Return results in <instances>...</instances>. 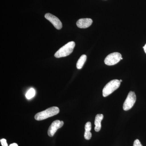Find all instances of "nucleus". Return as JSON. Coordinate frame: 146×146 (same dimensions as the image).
Listing matches in <instances>:
<instances>
[{
  "mask_svg": "<svg viewBox=\"0 0 146 146\" xmlns=\"http://www.w3.org/2000/svg\"><path fill=\"white\" fill-rule=\"evenodd\" d=\"M59 112V109L57 107H52L37 113L35 116V119L37 121H42L47 118L56 115Z\"/></svg>",
  "mask_w": 146,
  "mask_h": 146,
  "instance_id": "f257e3e1",
  "label": "nucleus"
},
{
  "mask_svg": "<svg viewBox=\"0 0 146 146\" xmlns=\"http://www.w3.org/2000/svg\"><path fill=\"white\" fill-rule=\"evenodd\" d=\"M75 46V43L73 41L68 42V44L61 47L55 53V57L59 58L68 56L73 52Z\"/></svg>",
  "mask_w": 146,
  "mask_h": 146,
  "instance_id": "f03ea898",
  "label": "nucleus"
},
{
  "mask_svg": "<svg viewBox=\"0 0 146 146\" xmlns=\"http://www.w3.org/2000/svg\"><path fill=\"white\" fill-rule=\"evenodd\" d=\"M120 84L121 82L118 80H113L109 82L103 89V96L104 97H106L109 96L119 88Z\"/></svg>",
  "mask_w": 146,
  "mask_h": 146,
  "instance_id": "7ed1b4c3",
  "label": "nucleus"
},
{
  "mask_svg": "<svg viewBox=\"0 0 146 146\" xmlns=\"http://www.w3.org/2000/svg\"><path fill=\"white\" fill-rule=\"evenodd\" d=\"M122 59L121 55L119 53H112L108 55L106 58L104 60V63L106 65L111 66L116 65Z\"/></svg>",
  "mask_w": 146,
  "mask_h": 146,
  "instance_id": "20e7f679",
  "label": "nucleus"
},
{
  "mask_svg": "<svg viewBox=\"0 0 146 146\" xmlns=\"http://www.w3.org/2000/svg\"><path fill=\"white\" fill-rule=\"evenodd\" d=\"M136 96L135 93L131 91L128 94L127 96L123 105V109L125 111H127L131 109L136 101Z\"/></svg>",
  "mask_w": 146,
  "mask_h": 146,
  "instance_id": "39448f33",
  "label": "nucleus"
},
{
  "mask_svg": "<svg viewBox=\"0 0 146 146\" xmlns=\"http://www.w3.org/2000/svg\"><path fill=\"white\" fill-rule=\"evenodd\" d=\"M64 125L63 121L55 120L53 122L49 128L48 131V135L50 137H52L56 132L58 129L60 128Z\"/></svg>",
  "mask_w": 146,
  "mask_h": 146,
  "instance_id": "423d86ee",
  "label": "nucleus"
},
{
  "mask_svg": "<svg viewBox=\"0 0 146 146\" xmlns=\"http://www.w3.org/2000/svg\"><path fill=\"white\" fill-rule=\"evenodd\" d=\"M45 17L47 20L50 21L57 29L60 30L62 28V24L61 21L56 16L50 13L45 14Z\"/></svg>",
  "mask_w": 146,
  "mask_h": 146,
  "instance_id": "0eeeda50",
  "label": "nucleus"
},
{
  "mask_svg": "<svg viewBox=\"0 0 146 146\" xmlns=\"http://www.w3.org/2000/svg\"><path fill=\"white\" fill-rule=\"evenodd\" d=\"M93 21L90 18H81L78 21L76 25L80 29H85L89 27L92 25Z\"/></svg>",
  "mask_w": 146,
  "mask_h": 146,
  "instance_id": "6e6552de",
  "label": "nucleus"
},
{
  "mask_svg": "<svg viewBox=\"0 0 146 146\" xmlns=\"http://www.w3.org/2000/svg\"><path fill=\"white\" fill-rule=\"evenodd\" d=\"M104 118V115L102 114H98L95 118V130L97 132H98L101 129V122Z\"/></svg>",
  "mask_w": 146,
  "mask_h": 146,
  "instance_id": "1a4fd4ad",
  "label": "nucleus"
},
{
  "mask_svg": "<svg viewBox=\"0 0 146 146\" xmlns=\"http://www.w3.org/2000/svg\"><path fill=\"white\" fill-rule=\"evenodd\" d=\"M86 58H87V56H86V55L85 54L82 55L80 56L79 59H78L76 67L77 69H82V68L83 67L84 63L86 62Z\"/></svg>",
  "mask_w": 146,
  "mask_h": 146,
  "instance_id": "9d476101",
  "label": "nucleus"
},
{
  "mask_svg": "<svg viewBox=\"0 0 146 146\" xmlns=\"http://www.w3.org/2000/svg\"><path fill=\"white\" fill-rule=\"evenodd\" d=\"M35 90L33 88H31V89H30L27 92L26 94V97L28 99H31L33 97L35 96Z\"/></svg>",
  "mask_w": 146,
  "mask_h": 146,
  "instance_id": "9b49d317",
  "label": "nucleus"
},
{
  "mask_svg": "<svg viewBox=\"0 0 146 146\" xmlns=\"http://www.w3.org/2000/svg\"><path fill=\"white\" fill-rule=\"evenodd\" d=\"M92 137V133L90 131H85L84 134V137L86 140H89Z\"/></svg>",
  "mask_w": 146,
  "mask_h": 146,
  "instance_id": "f8f14e48",
  "label": "nucleus"
},
{
  "mask_svg": "<svg viewBox=\"0 0 146 146\" xmlns=\"http://www.w3.org/2000/svg\"><path fill=\"white\" fill-rule=\"evenodd\" d=\"M91 129V124L90 122H88L86 123L85 125V131H90Z\"/></svg>",
  "mask_w": 146,
  "mask_h": 146,
  "instance_id": "ddd939ff",
  "label": "nucleus"
},
{
  "mask_svg": "<svg viewBox=\"0 0 146 146\" xmlns=\"http://www.w3.org/2000/svg\"><path fill=\"white\" fill-rule=\"evenodd\" d=\"M133 146H143L142 145V144H141V142L138 139H136L134 141L133 143Z\"/></svg>",
  "mask_w": 146,
  "mask_h": 146,
  "instance_id": "4468645a",
  "label": "nucleus"
},
{
  "mask_svg": "<svg viewBox=\"0 0 146 146\" xmlns=\"http://www.w3.org/2000/svg\"><path fill=\"white\" fill-rule=\"evenodd\" d=\"M1 144L3 146H8L6 140L5 139H1Z\"/></svg>",
  "mask_w": 146,
  "mask_h": 146,
  "instance_id": "2eb2a0df",
  "label": "nucleus"
},
{
  "mask_svg": "<svg viewBox=\"0 0 146 146\" xmlns=\"http://www.w3.org/2000/svg\"><path fill=\"white\" fill-rule=\"evenodd\" d=\"M9 146H18V144L14 143L11 144Z\"/></svg>",
  "mask_w": 146,
  "mask_h": 146,
  "instance_id": "dca6fc26",
  "label": "nucleus"
},
{
  "mask_svg": "<svg viewBox=\"0 0 146 146\" xmlns=\"http://www.w3.org/2000/svg\"><path fill=\"white\" fill-rule=\"evenodd\" d=\"M143 48L144 51H145V52L146 54V44L143 47Z\"/></svg>",
  "mask_w": 146,
  "mask_h": 146,
  "instance_id": "f3484780",
  "label": "nucleus"
},
{
  "mask_svg": "<svg viewBox=\"0 0 146 146\" xmlns=\"http://www.w3.org/2000/svg\"><path fill=\"white\" fill-rule=\"evenodd\" d=\"M120 82H122V80H120Z\"/></svg>",
  "mask_w": 146,
  "mask_h": 146,
  "instance_id": "a211bd4d",
  "label": "nucleus"
}]
</instances>
